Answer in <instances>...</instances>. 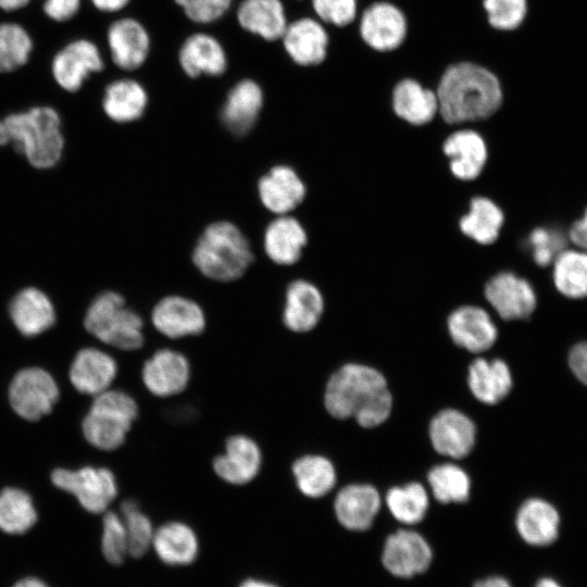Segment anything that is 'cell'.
<instances>
[{"instance_id": "1f68e13d", "label": "cell", "mask_w": 587, "mask_h": 587, "mask_svg": "<svg viewBox=\"0 0 587 587\" xmlns=\"http://www.w3.org/2000/svg\"><path fill=\"white\" fill-rule=\"evenodd\" d=\"M307 243L302 225L294 217L282 215L275 218L264 234V249L268 258L277 264L296 263Z\"/></svg>"}, {"instance_id": "7402d4cb", "label": "cell", "mask_w": 587, "mask_h": 587, "mask_svg": "<svg viewBox=\"0 0 587 587\" xmlns=\"http://www.w3.org/2000/svg\"><path fill=\"white\" fill-rule=\"evenodd\" d=\"M282 38L287 53L299 65H317L326 58L328 35L313 18L302 17L290 23Z\"/></svg>"}, {"instance_id": "8fae6325", "label": "cell", "mask_w": 587, "mask_h": 587, "mask_svg": "<svg viewBox=\"0 0 587 587\" xmlns=\"http://www.w3.org/2000/svg\"><path fill=\"white\" fill-rule=\"evenodd\" d=\"M191 377L189 360L182 352L163 348L153 352L141 369L146 389L155 397L167 398L183 392Z\"/></svg>"}, {"instance_id": "f907efd6", "label": "cell", "mask_w": 587, "mask_h": 587, "mask_svg": "<svg viewBox=\"0 0 587 587\" xmlns=\"http://www.w3.org/2000/svg\"><path fill=\"white\" fill-rule=\"evenodd\" d=\"M567 237L577 249L587 251V208L583 216L571 225Z\"/></svg>"}, {"instance_id": "ba28073f", "label": "cell", "mask_w": 587, "mask_h": 587, "mask_svg": "<svg viewBox=\"0 0 587 587\" xmlns=\"http://www.w3.org/2000/svg\"><path fill=\"white\" fill-rule=\"evenodd\" d=\"M103 67L98 46L87 38L68 40L53 53L49 63L52 79L66 92L78 91L91 74Z\"/></svg>"}, {"instance_id": "8d00e7d4", "label": "cell", "mask_w": 587, "mask_h": 587, "mask_svg": "<svg viewBox=\"0 0 587 587\" xmlns=\"http://www.w3.org/2000/svg\"><path fill=\"white\" fill-rule=\"evenodd\" d=\"M555 289L570 299L587 297V251L564 249L553 261Z\"/></svg>"}, {"instance_id": "11a10c76", "label": "cell", "mask_w": 587, "mask_h": 587, "mask_svg": "<svg viewBox=\"0 0 587 587\" xmlns=\"http://www.w3.org/2000/svg\"><path fill=\"white\" fill-rule=\"evenodd\" d=\"M13 587H49L43 580L37 577H25L16 582Z\"/></svg>"}, {"instance_id": "b9f144b4", "label": "cell", "mask_w": 587, "mask_h": 587, "mask_svg": "<svg viewBox=\"0 0 587 587\" xmlns=\"http://www.w3.org/2000/svg\"><path fill=\"white\" fill-rule=\"evenodd\" d=\"M120 515L127 535L128 555L136 559L143 557L151 548L154 536L155 529L151 520L134 499L122 502Z\"/></svg>"}, {"instance_id": "4fadbf2b", "label": "cell", "mask_w": 587, "mask_h": 587, "mask_svg": "<svg viewBox=\"0 0 587 587\" xmlns=\"http://www.w3.org/2000/svg\"><path fill=\"white\" fill-rule=\"evenodd\" d=\"M262 462L259 444L247 435L236 434L226 439L224 451L214 458L212 467L223 482L242 486L259 475Z\"/></svg>"}, {"instance_id": "f35d334b", "label": "cell", "mask_w": 587, "mask_h": 587, "mask_svg": "<svg viewBox=\"0 0 587 587\" xmlns=\"http://www.w3.org/2000/svg\"><path fill=\"white\" fill-rule=\"evenodd\" d=\"M37 521V511L30 496L18 488L0 492V529L12 535L29 530Z\"/></svg>"}, {"instance_id": "d6986e66", "label": "cell", "mask_w": 587, "mask_h": 587, "mask_svg": "<svg viewBox=\"0 0 587 587\" xmlns=\"http://www.w3.org/2000/svg\"><path fill=\"white\" fill-rule=\"evenodd\" d=\"M107 41L113 63L125 71L141 66L149 52L148 33L133 18L113 22L108 28Z\"/></svg>"}, {"instance_id": "60d3db41", "label": "cell", "mask_w": 587, "mask_h": 587, "mask_svg": "<svg viewBox=\"0 0 587 587\" xmlns=\"http://www.w3.org/2000/svg\"><path fill=\"white\" fill-rule=\"evenodd\" d=\"M427 479L434 497L441 503H461L470 497V477L455 464L434 466L428 472Z\"/></svg>"}, {"instance_id": "9f6ffc18", "label": "cell", "mask_w": 587, "mask_h": 587, "mask_svg": "<svg viewBox=\"0 0 587 587\" xmlns=\"http://www.w3.org/2000/svg\"><path fill=\"white\" fill-rule=\"evenodd\" d=\"M238 587H279L273 583L262 580V579H255V578H248L240 583Z\"/></svg>"}, {"instance_id": "f1b7e54d", "label": "cell", "mask_w": 587, "mask_h": 587, "mask_svg": "<svg viewBox=\"0 0 587 587\" xmlns=\"http://www.w3.org/2000/svg\"><path fill=\"white\" fill-rule=\"evenodd\" d=\"M392 109L403 121L424 125L438 113L436 91L423 87L415 79L404 78L392 90Z\"/></svg>"}, {"instance_id": "e0dca14e", "label": "cell", "mask_w": 587, "mask_h": 587, "mask_svg": "<svg viewBox=\"0 0 587 587\" xmlns=\"http://www.w3.org/2000/svg\"><path fill=\"white\" fill-rule=\"evenodd\" d=\"M452 340L467 351L479 353L488 350L497 340V327L482 308L464 305L453 311L447 321Z\"/></svg>"}, {"instance_id": "f6af8a7d", "label": "cell", "mask_w": 587, "mask_h": 587, "mask_svg": "<svg viewBox=\"0 0 587 587\" xmlns=\"http://www.w3.org/2000/svg\"><path fill=\"white\" fill-rule=\"evenodd\" d=\"M528 243L534 261L540 266H546L553 263L566 249V237L559 229L538 227L530 233Z\"/></svg>"}, {"instance_id": "bcb514c9", "label": "cell", "mask_w": 587, "mask_h": 587, "mask_svg": "<svg viewBox=\"0 0 587 587\" xmlns=\"http://www.w3.org/2000/svg\"><path fill=\"white\" fill-rule=\"evenodd\" d=\"M316 15L338 27L352 23L357 15V0H312Z\"/></svg>"}, {"instance_id": "e575fe53", "label": "cell", "mask_w": 587, "mask_h": 587, "mask_svg": "<svg viewBox=\"0 0 587 587\" xmlns=\"http://www.w3.org/2000/svg\"><path fill=\"white\" fill-rule=\"evenodd\" d=\"M35 52V38L15 21L0 22V74H12L24 68Z\"/></svg>"}, {"instance_id": "c3c4849f", "label": "cell", "mask_w": 587, "mask_h": 587, "mask_svg": "<svg viewBox=\"0 0 587 587\" xmlns=\"http://www.w3.org/2000/svg\"><path fill=\"white\" fill-rule=\"evenodd\" d=\"M82 5V0H43L42 14L51 22L63 24L74 18Z\"/></svg>"}, {"instance_id": "816d5d0a", "label": "cell", "mask_w": 587, "mask_h": 587, "mask_svg": "<svg viewBox=\"0 0 587 587\" xmlns=\"http://www.w3.org/2000/svg\"><path fill=\"white\" fill-rule=\"evenodd\" d=\"M90 2L101 12L113 13L122 10L129 0H90Z\"/></svg>"}, {"instance_id": "4dcf8cb0", "label": "cell", "mask_w": 587, "mask_h": 587, "mask_svg": "<svg viewBox=\"0 0 587 587\" xmlns=\"http://www.w3.org/2000/svg\"><path fill=\"white\" fill-rule=\"evenodd\" d=\"M179 63L190 77L200 74L220 75L227 65L224 49L214 37L207 34H195L185 40L179 50Z\"/></svg>"}, {"instance_id": "277c9868", "label": "cell", "mask_w": 587, "mask_h": 587, "mask_svg": "<svg viewBox=\"0 0 587 587\" xmlns=\"http://www.w3.org/2000/svg\"><path fill=\"white\" fill-rule=\"evenodd\" d=\"M192 259L207 277L230 282L246 272L252 261V252L247 238L236 225L216 222L200 236Z\"/></svg>"}, {"instance_id": "6f0895ef", "label": "cell", "mask_w": 587, "mask_h": 587, "mask_svg": "<svg viewBox=\"0 0 587 587\" xmlns=\"http://www.w3.org/2000/svg\"><path fill=\"white\" fill-rule=\"evenodd\" d=\"M534 587H562V585L551 577H542Z\"/></svg>"}, {"instance_id": "5b68a950", "label": "cell", "mask_w": 587, "mask_h": 587, "mask_svg": "<svg viewBox=\"0 0 587 587\" xmlns=\"http://www.w3.org/2000/svg\"><path fill=\"white\" fill-rule=\"evenodd\" d=\"M138 414V404L129 394L108 389L95 396L82 423L84 437L100 450H115L125 442Z\"/></svg>"}, {"instance_id": "f5cc1de1", "label": "cell", "mask_w": 587, "mask_h": 587, "mask_svg": "<svg viewBox=\"0 0 587 587\" xmlns=\"http://www.w3.org/2000/svg\"><path fill=\"white\" fill-rule=\"evenodd\" d=\"M473 587H513L503 576L490 575L476 580Z\"/></svg>"}, {"instance_id": "db71d44e", "label": "cell", "mask_w": 587, "mask_h": 587, "mask_svg": "<svg viewBox=\"0 0 587 587\" xmlns=\"http://www.w3.org/2000/svg\"><path fill=\"white\" fill-rule=\"evenodd\" d=\"M33 0H0V11L3 13H14L25 9Z\"/></svg>"}, {"instance_id": "7bdbcfd3", "label": "cell", "mask_w": 587, "mask_h": 587, "mask_svg": "<svg viewBox=\"0 0 587 587\" xmlns=\"http://www.w3.org/2000/svg\"><path fill=\"white\" fill-rule=\"evenodd\" d=\"M101 551L113 565L123 563L128 555L127 535L120 513L105 511L103 514Z\"/></svg>"}, {"instance_id": "d4e9b609", "label": "cell", "mask_w": 587, "mask_h": 587, "mask_svg": "<svg viewBox=\"0 0 587 587\" xmlns=\"http://www.w3.org/2000/svg\"><path fill=\"white\" fill-rule=\"evenodd\" d=\"M442 150L450 160L452 174L462 180L476 178L487 161L486 143L483 137L472 129L451 134L446 139Z\"/></svg>"}, {"instance_id": "7a4b0ae2", "label": "cell", "mask_w": 587, "mask_h": 587, "mask_svg": "<svg viewBox=\"0 0 587 587\" xmlns=\"http://www.w3.org/2000/svg\"><path fill=\"white\" fill-rule=\"evenodd\" d=\"M436 95L438 113L448 124L488 118L498 111L503 99L498 77L472 62L449 65L439 79Z\"/></svg>"}, {"instance_id": "ab89813d", "label": "cell", "mask_w": 587, "mask_h": 587, "mask_svg": "<svg viewBox=\"0 0 587 587\" xmlns=\"http://www.w3.org/2000/svg\"><path fill=\"white\" fill-rule=\"evenodd\" d=\"M385 500L391 515L405 525L423 521L429 505L427 492L420 483L392 487L386 494Z\"/></svg>"}, {"instance_id": "6da1fadb", "label": "cell", "mask_w": 587, "mask_h": 587, "mask_svg": "<svg viewBox=\"0 0 587 587\" xmlns=\"http://www.w3.org/2000/svg\"><path fill=\"white\" fill-rule=\"evenodd\" d=\"M324 404L336 419L353 417L360 426L374 427L389 417L392 397L380 372L367 365L349 363L328 379Z\"/></svg>"}, {"instance_id": "f546056e", "label": "cell", "mask_w": 587, "mask_h": 587, "mask_svg": "<svg viewBox=\"0 0 587 587\" xmlns=\"http://www.w3.org/2000/svg\"><path fill=\"white\" fill-rule=\"evenodd\" d=\"M263 103L261 88L253 80L239 82L229 91L222 111L226 127L236 135H243L257 121Z\"/></svg>"}, {"instance_id": "484cf974", "label": "cell", "mask_w": 587, "mask_h": 587, "mask_svg": "<svg viewBox=\"0 0 587 587\" xmlns=\"http://www.w3.org/2000/svg\"><path fill=\"white\" fill-rule=\"evenodd\" d=\"M10 316L20 333L27 337L43 333L55 321L51 300L35 287L24 288L14 296L10 303Z\"/></svg>"}, {"instance_id": "30bf717a", "label": "cell", "mask_w": 587, "mask_h": 587, "mask_svg": "<svg viewBox=\"0 0 587 587\" xmlns=\"http://www.w3.org/2000/svg\"><path fill=\"white\" fill-rule=\"evenodd\" d=\"M433 549L420 533L398 529L390 534L380 555L384 569L392 576L409 579L425 573L433 563Z\"/></svg>"}, {"instance_id": "3957f363", "label": "cell", "mask_w": 587, "mask_h": 587, "mask_svg": "<svg viewBox=\"0 0 587 587\" xmlns=\"http://www.w3.org/2000/svg\"><path fill=\"white\" fill-rule=\"evenodd\" d=\"M10 142L34 167L54 166L64 148L58 111L49 105H36L8 114L0 120V147Z\"/></svg>"}, {"instance_id": "2e32d148", "label": "cell", "mask_w": 587, "mask_h": 587, "mask_svg": "<svg viewBox=\"0 0 587 587\" xmlns=\"http://www.w3.org/2000/svg\"><path fill=\"white\" fill-rule=\"evenodd\" d=\"M475 424L455 409L440 411L429 424L430 442L439 454L446 457H466L475 445Z\"/></svg>"}, {"instance_id": "ffe728a7", "label": "cell", "mask_w": 587, "mask_h": 587, "mask_svg": "<svg viewBox=\"0 0 587 587\" xmlns=\"http://www.w3.org/2000/svg\"><path fill=\"white\" fill-rule=\"evenodd\" d=\"M515 527L520 537L529 546L546 547L559 536L560 515L550 502L530 498L520 505Z\"/></svg>"}, {"instance_id": "4316f807", "label": "cell", "mask_w": 587, "mask_h": 587, "mask_svg": "<svg viewBox=\"0 0 587 587\" xmlns=\"http://www.w3.org/2000/svg\"><path fill=\"white\" fill-rule=\"evenodd\" d=\"M151 548L167 565H188L198 555L199 541L195 530L188 524L171 521L154 530Z\"/></svg>"}, {"instance_id": "74e56055", "label": "cell", "mask_w": 587, "mask_h": 587, "mask_svg": "<svg viewBox=\"0 0 587 587\" xmlns=\"http://www.w3.org/2000/svg\"><path fill=\"white\" fill-rule=\"evenodd\" d=\"M504 222L501 209L485 197L473 198L470 211L460 220V229L467 237L482 245L496 241Z\"/></svg>"}, {"instance_id": "7c38bea8", "label": "cell", "mask_w": 587, "mask_h": 587, "mask_svg": "<svg viewBox=\"0 0 587 587\" xmlns=\"http://www.w3.org/2000/svg\"><path fill=\"white\" fill-rule=\"evenodd\" d=\"M360 36L373 50L388 52L399 48L408 33L403 12L387 1L369 5L360 18Z\"/></svg>"}, {"instance_id": "5bb4252c", "label": "cell", "mask_w": 587, "mask_h": 587, "mask_svg": "<svg viewBox=\"0 0 587 587\" xmlns=\"http://www.w3.org/2000/svg\"><path fill=\"white\" fill-rule=\"evenodd\" d=\"M485 297L503 320H523L537 305L536 292L526 279L511 272H502L489 279Z\"/></svg>"}, {"instance_id": "9a60e30c", "label": "cell", "mask_w": 587, "mask_h": 587, "mask_svg": "<svg viewBox=\"0 0 587 587\" xmlns=\"http://www.w3.org/2000/svg\"><path fill=\"white\" fill-rule=\"evenodd\" d=\"M154 328L172 339L201 334L205 328V316L195 301L180 296L161 299L151 312Z\"/></svg>"}, {"instance_id": "603a6c76", "label": "cell", "mask_w": 587, "mask_h": 587, "mask_svg": "<svg viewBox=\"0 0 587 587\" xmlns=\"http://www.w3.org/2000/svg\"><path fill=\"white\" fill-rule=\"evenodd\" d=\"M324 301L320 290L307 280H295L286 292L283 311L285 326L295 333L312 330L321 320Z\"/></svg>"}, {"instance_id": "83f0119b", "label": "cell", "mask_w": 587, "mask_h": 587, "mask_svg": "<svg viewBox=\"0 0 587 587\" xmlns=\"http://www.w3.org/2000/svg\"><path fill=\"white\" fill-rule=\"evenodd\" d=\"M467 383L473 396L486 404L503 400L512 389V374L500 359L487 361L478 358L469 366Z\"/></svg>"}, {"instance_id": "ac0fdd59", "label": "cell", "mask_w": 587, "mask_h": 587, "mask_svg": "<svg viewBox=\"0 0 587 587\" xmlns=\"http://www.w3.org/2000/svg\"><path fill=\"white\" fill-rule=\"evenodd\" d=\"M380 496L375 487L365 484L345 486L334 501L337 521L349 530L364 532L379 512Z\"/></svg>"}, {"instance_id": "9c48e42d", "label": "cell", "mask_w": 587, "mask_h": 587, "mask_svg": "<svg viewBox=\"0 0 587 587\" xmlns=\"http://www.w3.org/2000/svg\"><path fill=\"white\" fill-rule=\"evenodd\" d=\"M59 398V388L52 376L42 369L28 367L13 377L9 400L23 419L37 421L48 414Z\"/></svg>"}, {"instance_id": "d590c367", "label": "cell", "mask_w": 587, "mask_h": 587, "mask_svg": "<svg viewBox=\"0 0 587 587\" xmlns=\"http://www.w3.org/2000/svg\"><path fill=\"white\" fill-rule=\"evenodd\" d=\"M296 485L309 498L327 495L336 483L333 463L320 454H305L298 458L291 466Z\"/></svg>"}, {"instance_id": "7dc6e473", "label": "cell", "mask_w": 587, "mask_h": 587, "mask_svg": "<svg viewBox=\"0 0 587 587\" xmlns=\"http://www.w3.org/2000/svg\"><path fill=\"white\" fill-rule=\"evenodd\" d=\"M175 2L191 21L211 23L227 11L232 0H175Z\"/></svg>"}, {"instance_id": "52a82bcc", "label": "cell", "mask_w": 587, "mask_h": 587, "mask_svg": "<svg viewBox=\"0 0 587 587\" xmlns=\"http://www.w3.org/2000/svg\"><path fill=\"white\" fill-rule=\"evenodd\" d=\"M52 483L78 500L90 513H104L117 496L114 474L107 467L85 466L78 470L57 469Z\"/></svg>"}, {"instance_id": "44dd1931", "label": "cell", "mask_w": 587, "mask_h": 587, "mask_svg": "<svg viewBox=\"0 0 587 587\" xmlns=\"http://www.w3.org/2000/svg\"><path fill=\"white\" fill-rule=\"evenodd\" d=\"M117 374L115 360L96 348H84L73 360L70 378L73 386L83 394L97 396L110 389Z\"/></svg>"}, {"instance_id": "836d02e7", "label": "cell", "mask_w": 587, "mask_h": 587, "mask_svg": "<svg viewBox=\"0 0 587 587\" xmlns=\"http://www.w3.org/2000/svg\"><path fill=\"white\" fill-rule=\"evenodd\" d=\"M147 101V93L137 82L117 79L105 87L102 108L112 121L126 123L142 115Z\"/></svg>"}, {"instance_id": "681fc988", "label": "cell", "mask_w": 587, "mask_h": 587, "mask_svg": "<svg viewBox=\"0 0 587 587\" xmlns=\"http://www.w3.org/2000/svg\"><path fill=\"white\" fill-rule=\"evenodd\" d=\"M569 366L574 376L587 386V341L578 342L571 348Z\"/></svg>"}, {"instance_id": "8992f818", "label": "cell", "mask_w": 587, "mask_h": 587, "mask_svg": "<svg viewBox=\"0 0 587 587\" xmlns=\"http://www.w3.org/2000/svg\"><path fill=\"white\" fill-rule=\"evenodd\" d=\"M84 325L100 341L121 350H138L145 342L141 316L127 308L123 297L114 291H104L93 299Z\"/></svg>"}, {"instance_id": "ee69618b", "label": "cell", "mask_w": 587, "mask_h": 587, "mask_svg": "<svg viewBox=\"0 0 587 587\" xmlns=\"http://www.w3.org/2000/svg\"><path fill=\"white\" fill-rule=\"evenodd\" d=\"M488 23L498 30H513L525 18L526 0H483Z\"/></svg>"}, {"instance_id": "cb8c5ba5", "label": "cell", "mask_w": 587, "mask_h": 587, "mask_svg": "<svg viewBox=\"0 0 587 587\" xmlns=\"http://www.w3.org/2000/svg\"><path fill=\"white\" fill-rule=\"evenodd\" d=\"M259 195L267 210L284 215L302 202L305 187L291 167L278 165L260 179Z\"/></svg>"}, {"instance_id": "d6a6232c", "label": "cell", "mask_w": 587, "mask_h": 587, "mask_svg": "<svg viewBox=\"0 0 587 587\" xmlns=\"http://www.w3.org/2000/svg\"><path fill=\"white\" fill-rule=\"evenodd\" d=\"M237 18L242 28L266 40L282 38L287 27L279 0H243L238 8Z\"/></svg>"}]
</instances>
